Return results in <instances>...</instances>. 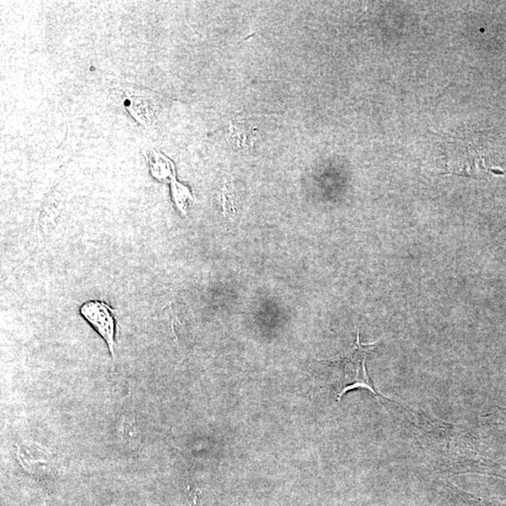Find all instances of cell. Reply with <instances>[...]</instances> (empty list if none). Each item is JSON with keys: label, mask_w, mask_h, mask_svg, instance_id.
Instances as JSON below:
<instances>
[{"label": "cell", "mask_w": 506, "mask_h": 506, "mask_svg": "<svg viewBox=\"0 0 506 506\" xmlns=\"http://www.w3.org/2000/svg\"><path fill=\"white\" fill-rule=\"evenodd\" d=\"M145 156L148 159L151 175L155 180H159L160 182H172L175 180V166L165 155L156 150H151Z\"/></svg>", "instance_id": "4"}, {"label": "cell", "mask_w": 506, "mask_h": 506, "mask_svg": "<svg viewBox=\"0 0 506 506\" xmlns=\"http://www.w3.org/2000/svg\"><path fill=\"white\" fill-rule=\"evenodd\" d=\"M119 435L128 449H136L141 443V431L131 415H125L119 423Z\"/></svg>", "instance_id": "5"}, {"label": "cell", "mask_w": 506, "mask_h": 506, "mask_svg": "<svg viewBox=\"0 0 506 506\" xmlns=\"http://www.w3.org/2000/svg\"><path fill=\"white\" fill-rule=\"evenodd\" d=\"M80 314L106 342L113 358H116V319L115 311L107 303L101 300L84 302Z\"/></svg>", "instance_id": "2"}, {"label": "cell", "mask_w": 506, "mask_h": 506, "mask_svg": "<svg viewBox=\"0 0 506 506\" xmlns=\"http://www.w3.org/2000/svg\"><path fill=\"white\" fill-rule=\"evenodd\" d=\"M172 195L175 203V206L183 214H186L187 202L192 199L191 192L187 187L181 185L177 180L172 181Z\"/></svg>", "instance_id": "7"}, {"label": "cell", "mask_w": 506, "mask_h": 506, "mask_svg": "<svg viewBox=\"0 0 506 506\" xmlns=\"http://www.w3.org/2000/svg\"><path fill=\"white\" fill-rule=\"evenodd\" d=\"M17 459L26 472L36 478L48 475L54 465L52 453L33 441H24L19 444Z\"/></svg>", "instance_id": "3"}, {"label": "cell", "mask_w": 506, "mask_h": 506, "mask_svg": "<svg viewBox=\"0 0 506 506\" xmlns=\"http://www.w3.org/2000/svg\"><path fill=\"white\" fill-rule=\"evenodd\" d=\"M126 105L128 108V111L134 119H136L142 125L148 126V123L150 121V111L148 102L142 98H131L126 101Z\"/></svg>", "instance_id": "6"}, {"label": "cell", "mask_w": 506, "mask_h": 506, "mask_svg": "<svg viewBox=\"0 0 506 506\" xmlns=\"http://www.w3.org/2000/svg\"><path fill=\"white\" fill-rule=\"evenodd\" d=\"M361 332L358 331L356 341L352 349L345 355L339 356L333 362L338 370V400H341L347 392L353 389H368L376 397H381V394L374 387L373 382L368 375L365 361L371 351L375 349L378 341L374 343L363 344L361 341Z\"/></svg>", "instance_id": "1"}]
</instances>
